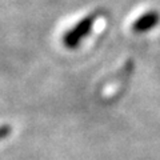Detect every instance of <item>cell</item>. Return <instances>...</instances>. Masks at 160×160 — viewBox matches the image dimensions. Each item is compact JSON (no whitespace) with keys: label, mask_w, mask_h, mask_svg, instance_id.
I'll return each mask as SVG.
<instances>
[{"label":"cell","mask_w":160,"mask_h":160,"mask_svg":"<svg viewBox=\"0 0 160 160\" xmlns=\"http://www.w3.org/2000/svg\"><path fill=\"white\" fill-rule=\"evenodd\" d=\"M99 16H100V11L91 12V13H88L87 16L80 19L75 26H72L69 29H67L62 36L63 46L68 49L79 48L80 44L83 43V40L87 39L89 35H91L92 28H93Z\"/></svg>","instance_id":"cell-1"},{"label":"cell","mask_w":160,"mask_h":160,"mask_svg":"<svg viewBox=\"0 0 160 160\" xmlns=\"http://www.w3.org/2000/svg\"><path fill=\"white\" fill-rule=\"evenodd\" d=\"M160 23V13L155 9L147 11L146 13H143L142 16H139L135 22L132 23L131 29L135 33H146L148 31H151Z\"/></svg>","instance_id":"cell-2"},{"label":"cell","mask_w":160,"mask_h":160,"mask_svg":"<svg viewBox=\"0 0 160 160\" xmlns=\"http://www.w3.org/2000/svg\"><path fill=\"white\" fill-rule=\"evenodd\" d=\"M9 133H11V127L7 126V124H3V126H0V140L6 139Z\"/></svg>","instance_id":"cell-3"}]
</instances>
